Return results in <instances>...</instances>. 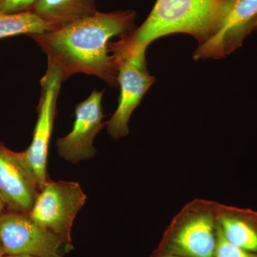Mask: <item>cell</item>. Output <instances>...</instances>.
<instances>
[{
	"label": "cell",
	"mask_w": 257,
	"mask_h": 257,
	"mask_svg": "<svg viewBox=\"0 0 257 257\" xmlns=\"http://www.w3.org/2000/svg\"><path fill=\"white\" fill-rule=\"evenodd\" d=\"M135 16L133 10L97 11L55 31L29 37L47 56L49 63L59 69L62 81L74 74H85L117 87L118 66L109 50V41L133 32Z\"/></svg>",
	"instance_id": "6da1fadb"
},
{
	"label": "cell",
	"mask_w": 257,
	"mask_h": 257,
	"mask_svg": "<svg viewBox=\"0 0 257 257\" xmlns=\"http://www.w3.org/2000/svg\"><path fill=\"white\" fill-rule=\"evenodd\" d=\"M235 0H157L145 23L109 50L116 61L131 59L147 64L145 52L152 42L166 35H192L199 45L215 36L232 9Z\"/></svg>",
	"instance_id": "7a4b0ae2"
},
{
	"label": "cell",
	"mask_w": 257,
	"mask_h": 257,
	"mask_svg": "<svg viewBox=\"0 0 257 257\" xmlns=\"http://www.w3.org/2000/svg\"><path fill=\"white\" fill-rule=\"evenodd\" d=\"M218 203L194 199L186 204L167 226L152 253L214 257L219 236Z\"/></svg>",
	"instance_id": "3957f363"
},
{
	"label": "cell",
	"mask_w": 257,
	"mask_h": 257,
	"mask_svg": "<svg viewBox=\"0 0 257 257\" xmlns=\"http://www.w3.org/2000/svg\"><path fill=\"white\" fill-rule=\"evenodd\" d=\"M86 199L77 182L49 180L39 192L28 215L37 224L59 235L72 246V224Z\"/></svg>",
	"instance_id": "277c9868"
},
{
	"label": "cell",
	"mask_w": 257,
	"mask_h": 257,
	"mask_svg": "<svg viewBox=\"0 0 257 257\" xmlns=\"http://www.w3.org/2000/svg\"><path fill=\"white\" fill-rule=\"evenodd\" d=\"M64 244L72 248L61 236L37 224L28 214L13 211L0 214V245L4 256L62 257Z\"/></svg>",
	"instance_id": "5b68a950"
},
{
	"label": "cell",
	"mask_w": 257,
	"mask_h": 257,
	"mask_svg": "<svg viewBox=\"0 0 257 257\" xmlns=\"http://www.w3.org/2000/svg\"><path fill=\"white\" fill-rule=\"evenodd\" d=\"M62 82L60 71L48 62L46 72L40 80L41 95L33 138L30 147L23 152L27 163L35 176L40 191L50 180L47 172V156Z\"/></svg>",
	"instance_id": "8992f818"
},
{
	"label": "cell",
	"mask_w": 257,
	"mask_h": 257,
	"mask_svg": "<svg viewBox=\"0 0 257 257\" xmlns=\"http://www.w3.org/2000/svg\"><path fill=\"white\" fill-rule=\"evenodd\" d=\"M39 192L37 179L23 152L13 151L0 142V196L5 207L29 214Z\"/></svg>",
	"instance_id": "52a82bcc"
},
{
	"label": "cell",
	"mask_w": 257,
	"mask_h": 257,
	"mask_svg": "<svg viewBox=\"0 0 257 257\" xmlns=\"http://www.w3.org/2000/svg\"><path fill=\"white\" fill-rule=\"evenodd\" d=\"M103 94V91L94 89L87 99L76 106L73 128L56 143L57 152L64 160L77 163L95 155L93 141L106 125V122H102Z\"/></svg>",
	"instance_id": "ba28073f"
},
{
	"label": "cell",
	"mask_w": 257,
	"mask_h": 257,
	"mask_svg": "<svg viewBox=\"0 0 257 257\" xmlns=\"http://www.w3.org/2000/svg\"><path fill=\"white\" fill-rule=\"evenodd\" d=\"M116 63L120 87L119 104L111 119L106 122L108 133L114 140L128 135L130 116L156 80L149 72L147 64L128 58L118 60Z\"/></svg>",
	"instance_id": "9c48e42d"
},
{
	"label": "cell",
	"mask_w": 257,
	"mask_h": 257,
	"mask_svg": "<svg viewBox=\"0 0 257 257\" xmlns=\"http://www.w3.org/2000/svg\"><path fill=\"white\" fill-rule=\"evenodd\" d=\"M257 30V0H235L232 9L217 34L194 54V60L220 59L242 45L248 35Z\"/></svg>",
	"instance_id": "30bf717a"
},
{
	"label": "cell",
	"mask_w": 257,
	"mask_h": 257,
	"mask_svg": "<svg viewBox=\"0 0 257 257\" xmlns=\"http://www.w3.org/2000/svg\"><path fill=\"white\" fill-rule=\"evenodd\" d=\"M217 221L221 234L229 243L257 253V211L218 203Z\"/></svg>",
	"instance_id": "8fae6325"
},
{
	"label": "cell",
	"mask_w": 257,
	"mask_h": 257,
	"mask_svg": "<svg viewBox=\"0 0 257 257\" xmlns=\"http://www.w3.org/2000/svg\"><path fill=\"white\" fill-rule=\"evenodd\" d=\"M32 11L59 28L97 12L94 0H38Z\"/></svg>",
	"instance_id": "7c38bea8"
},
{
	"label": "cell",
	"mask_w": 257,
	"mask_h": 257,
	"mask_svg": "<svg viewBox=\"0 0 257 257\" xmlns=\"http://www.w3.org/2000/svg\"><path fill=\"white\" fill-rule=\"evenodd\" d=\"M60 28L30 11L16 13L0 12V40L16 35H42Z\"/></svg>",
	"instance_id": "4fadbf2b"
},
{
	"label": "cell",
	"mask_w": 257,
	"mask_h": 257,
	"mask_svg": "<svg viewBox=\"0 0 257 257\" xmlns=\"http://www.w3.org/2000/svg\"><path fill=\"white\" fill-rule=\"evenodd\" d=\"M214 257H257V253L248 252L229 243L219 229L217 245Z\"/></svg>",
	"instance_id": "5bb4252c"
},
{
	"label": "cell",
	"mask_w": 257,
	"mask_h": 257,
	"mask_svg": "<svg viewBox=\"0 0 257 257\" xmlns=\"http://www.w3.org/2000/svg\"><path fill=\"white\" fill-rule=\"evenodd\" d=\"M38 0H0V12L16 13L32 10Z\"/></svg>",
	"instance_id": "9a60e30c"
},
{
	"label": "cell",
	"mask_w": 257,
	"mask_h": 257,
	"mask_svg": "<svg viewBox=\"0 0 257 257\" xmlns=\"http://www.w3.org/2000/svg\"><path fill=\"white\" fill-rule=\"evenodd\" d=\"M150 257H182L179 256H176V255H158V254H154V253H152L151 256Z\"/></svg>",
	"instance_id": "2e32d148"
},
{
	"label": "cell",
	"mask_w": 257,
	"mask_h": 257,
	"mask_svg": "<svg viewBox=\"0 0 257 257\" xmlns=\"http://www.w3.org/2000/svg\"><path fill=\"white\" fill-rule=\"evenodd\" d=\"M5 207L4 202H3V199H2L1 196H0V214H3V211L4 210Z\"/></svg>",
	"instance_id": "e0dca14e"
},
{
	"label": "cell",
	"mask_w": 257,
	"mask_h": 257,
	"mask_svg": "<svg viewBox=\"0 0 257 257\" xmlns=\"http://www.w3.org/2000/svg\"><path fill=\"white\" fill-rule=\"evenodd\" d=\"M3 257H37L31 256V255L20 254V255H8V256H4Z\"/></svg>",
	"instance_id": "ac0fdd59"
},
{
	"label": "cell",
	"mask_w": 257,
	"mask_h": 257,
	"mask_svg": "<svg viewBox=\"0 0 257 257\" xmlns=\"http://www.w3.org/2000/svg\"><path fill=\"white\" fill-rule=\"evenodd\" d=\"M0 256H4V253H3V249H2L1 245H0Z\"/></svg>",
	"instance_id": "d6986e66"
},
{
	"label": "cell",
	"mask_w": 257,
	"mask_h": 257,
	"mask_svg": "<svg viewBox=\"0 0 257 257\" xmlns=\"http://www.w3.org/2000/svg\"><path fill=\"white\" fill-rule=\"evenodd\" d=\"M3 256H0V257H3Z\"/></svg>",
	"instance_id": "ffe728a7"
}]
</instances>
